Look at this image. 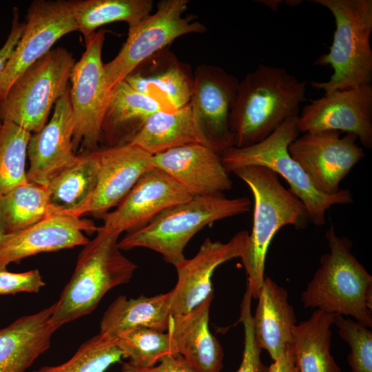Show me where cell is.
<instances>
[{
  "instance_id": "cell-2",
  "label": "cell",
  "mask_w": 372,
  "mask_h": 372,
  "mask_svg": "<svg viewBox=\"0 0 372 372\" xmlns=\"http://www.w3.org/2000/svg\"><path fill=\"white\" fill-rule=\"evenodd\" d=\"M232 173L246 183L254 199L252 230L240 259L252 298L257 299L264 281L266 255L272 238L286 225H293L298 229L306 228L309 219L302 201L287 189L278 176L269 169L248 165Z\"/></svg>"
},
{
  "instance_id": "cell-23",
  "label": "cell",
  "mask_w": 372,
  "mask_h": 372,
  "mask_svg": "<svg viewBox=\"0 0 372 372\" xmlns=\"http://www.w3.org/2000/svg\"><path fill=\"white\" fill-rule=\"evenodd\" d=\"M55 303L0 329V372H25L50 347L58 329L50 322Z\"/></svg>"
},
{
  "instance_id": "cell-33",
  "label": "cell",
  "mask_w": 372,
  "mask_h": 372,
  "mask_svg": "<svg viewBox=\"0 0 372 372\" xmlns=\"http://www.w3.org/2000/svg\"><path fill=\"white\" fill-rule=\"evenodd\" d=\"M31 135L9 121L0 125V196L28 182L25 159Z\"/></svg>"
},
{
  "instance_id": "cell-40",
  "label": "cell",
  "mask_w": 372,
  "mask_h": 372,
  "mask_svg": "<svg viewBox=\"0 0 372 372\" xmlns=\"http://www.w3.org/2000/svg\"><path fill=\"white\" fill-rule=\"evenodd\" d=\"M268 372H299L296 366L292 345L268 367Z\"/></svg>"
},
{
  "instance_id": "cell-34",
  "label": "cell",
  "mask_w": 372,
  "mask_h": 372,
  "mask_svg": "<svg viewBox=\"0 0 372 372\" xmlns=\"http://www.w3.org/2000/svg\"><path fill=\"white\" fill-rule=\"evenodd\" d=\"M122 358L123 354L115 340L99 333L83 342L64 363L42 366L32 372H105Z\"/></svg>"
},
{
  "instance_id": "cell-37",
  "label": "cell",
  "mask_w": 372,
  "mask_h": 372,
  "mask_svg": "<svg viewBox=\"0 0 372 372\" xmlns=\"http://www.w3.org/2000/svg\"><path fill=\"white\" fill-rule=\"evenodd\" d=\"M45 285L38 269L13 273L0 267V295L37 293Z\"/></svg>"
},
{
  "instance_id": "cell-19",
  "label": "cell",
  "mask_w": 372,
  "mask_h": 372,
  "mask_svg": "<svg viewBox=\"0 0 372 372\" xmlns=\"http://www.w3.org/2000/svg\"><path fill=\"white\" fill-rule=\"evenodd\" d=\"M99 227L92 220L68 214H52L16 233L6 234L0 244V267L43 252L85 245L87 234Z\"/></svg>"
},
{
  "instance_id": "cell-21",
  "label": "cell",
  "mask_w": 372,
  "mask_h": 372,
  "mask_svg": "<svg viewBox=\"0 0 372 372\" xmlns=\"http://www.w3.org/2000/svg\"><path fill=\"white\" fill-rule=\"evenodd\" d=\"M123 81L134 90L174 110L189 103L194 72L167 47L138 64Z\"/></svg>"
},
{
  "instance_id": "cell-42",
  "label": "cell",
  "mask_w": 372,
  "mask_h": 372,
  "mask_svg": "<svg viewBox=\"0 0 372 372\" xmlns=\"http://www.w3.org/2000/svg\"><path fill=\"white\" fill-rule=\"evenodd\" d=\"M1 123H2V122H1V120H0V125H1Z\"/></svg>"
},
{
  "instance_id": "cell-41",
  "label": "cell",
  "mask_w": 372,
  "mask_h": 372,
  "mask_svg": "<svg viewBox=\"0 0 372 372\" xmlns=\"http://www.w3.org/2000/svg\"><path fill=\"white\" fill-rule=\"evenodd\" d=\"M6 235V233L4 231V229H3V227L1 226V225L0 224V244L1 243L3 240L4 239Z\"/></svg>"
},
{
  "instance_id": "cell-20",
  "label": "cell",
  "mask_w": 372,
  "mask_h": 372,
  "mask_svg": "<svg viewBox=\"0 0 372 372\" xmlns=\"http://www.w3.org/2000/svg\"><path fill=\"white\" fill-rule=\"evenodd\" d=\"M153 166L180 184L190 195L223 194L232 187L220 154L201 143H189L152 156Z\"/></svg>"
},
{
  "instance_id": "cell-9",
  "label": "cell",
  "mask_w": 372,
  "mask_h": 372,
  "mask_svg": "<svg viewBox=\"0 0 372 372\" xmlns=\"http://www.w3.org/2000/svg\"><path fill=\"white\" fill-rule=\"evenodd\" d=\"M188 0H161L156 12L129 26L127 38L118 54L103 65L107 88L111 90L141 62L169 47L176 39L203 33L207 28L192 15L184 16Z\"/></svg>"
},
{
  "instance_id": "cell-17",
  "label": "cell",
  "mask_w": 372,
  "mask_h": 372,
  "mask_svg": "<svg viewBox=\"0 0 372 372\" xmlns=\"http://www.w3.org/2000/svg\"><path fill=\"white\" fill-rule=\"evenodd\" d=\"M192 197L172 177L153 167L138 179L114 211L101 217L103 227L120 233L136 231L163 211Z\"/></svg>"
},
{
  "instance_id": "cell-39",
  "label": "cell",
  "mask_w": 372,
  "mask_h": 372,
  "mask_svg": "<svg viewBox=\"0 0 372 372\" xmlns=\"http://www.w3.org/2000/svg\"><path fill=\"white\" fill-rule=\"evenodd\" d=\"M24 28L25 22L19 21L18 10L14 8L13 9V19L10 32L4 45L0 49V78L7 62L23 32Z\"/></svg>"
},
{
  "instance_id": "cell-30",
  "label": "cell",
  "mask_w": 372,
  "mask_h": 372,
  "mask_svg": "<svg viewBox=\"0 0 372 372\" xmlns=\"http://www.w3.org/2000/svg\"><path fill=\"white\" fill-rule=\"evenodd\" d=\"M68 3L77 30L85 42L99 27L121 21L132 25L149 15L153 7L152 0H73Z\"/></svg>"
},
{
  "instance_id": "cell-29",
  "label": "cell",
  "mask_w": 372,
  "mask_h": 372,
  "mask_svg": "<svg viewBox=\"0 0 372 372\" xmlns=\"http://www.w3.org/2000/svg\"><path fill=\"white\" fill-rule=\"evenodd\" d=\"M46 186L27 182L0 196V224L6 234L21 231L54 214Z\"/></svg>"
},
{
  "instance_id": "cell-26",
  "label": "cell",
  "mask_w": 372,
  "mask_h": 372,
  "mask_svg": "<svg viewBox=\"0 0 372 372\" xmlns=\"http://www.w3.org/2000/svg\"><path fill=\"white\" fill-rule=\"evenodd\" d=\"M169 297V291L130 299L125 296H118L105 311L100 322L99 333L116 340L121 333L134 328L167 331L172 316Z\"/></svg>"
},
{
  "instance_id": "cell-10",
  "label": "cell",
  "mask_w": 372,
  "mask_h": 372,
  "mask_svg": "<svg viewBox=\"0 0 372 372\" xmlns=\"http://www.w3.org/2000/svg\"><path fill=\"white\" fill-rule=\"evenodd\" d=\"M105 34V31L101 30L85 42L86 49L72 72L70 96L74 151L81 143L85 153L94 152L101 141L102 125L111 92L106 84L101 59Z\"/></svg>"
},
{
  "instance_id": "cell-7",
  "label": "cell",
  "mask_w": 372,
  "mask_h": 372,
  "mask_svg": "<svg viewBox=\"0 0 372 372\" xmlns=\"http://www.w3.org/2000/svg\"><path fill=\"white\" fill-rule=\"evenodd\" d=\"M298 116L286 120L264 140L245 147H231L221 154V160L229 172L244 166L257 165L269 169L280 175L289 184V191L306 207L309 222L317 226L326 223V211L333 205L353 203L348 189H340L333 195L318 192L300 166L291 157L288 147L300 132Z\"/></svg>"
},
{
  "instance_id": "cell-32",
  "label": "cell",
  "mask_w": 372,
  "mask_h": 372,
  "mask_svg": "<svg viewBox=\"0 0 372 372\" xmlns=\"http://www.w3.org/2000/svg\"><path fill=\"white\" fill-rule=\"evenodd\" d=\"M115 343L130 364L141 368L156 365L164 357L177 353L169 333L148 329L134 328L121 333Z\"/></svg>"
},
{
  "instance_id": "cell-25",
  "label": "cell",
  "mask_w": 372,
  "mask_h": 372,
  "mask_svg": "<svg viewBox=\"0 0 372 372\" xmlns=\"http://www.w3.org/2000/svg\"><path fill=\"white\" fill-rule=\"evenodd\" d=\"M163 109L167 108L134 90L125 81L118 83L110 92L101 141H105V147L130 143L149 117Z\"/></svg>"
},
{
  "instance_id": "cell-15",
  "label": "cell",
  "mask_w": 372,
  "mask_h": 372,
  "mask_svg": "<svg viewBox=\"0 0 372 372\" xmlns=\"http://www.w3.org/2000/svg\"><path fill=\"white\" fill-rule=\"evenodd\" d=\"M99 166L97 183L90 197L70 214L101 218L116 207L138 179L153 167L152 155L127 143L94 151Z\"/></svg>"
},
{
  "instance_id": "cell-11",
  "label": "cell",
  "mask_w": 372,
  "mask_h": 372,
  "mask_svg": "<svg viewBox=\"0 0 372 372\" xmlns=\"http://www.w3.org/2000/svg\"><path fill=\"white\" fill-rule=\"evenodd\" d=\"M238 83L216 65L203 63L194 71L189 104L195 128L200 143L220 154L234 147L230 117Z\"/></svg>"
},
{
  "instance_id": "cell-24",
  "label": "cell",
  "mask_w": 372,
  "mask_h": 372,
  "mask_svg": "<svg viewBox=\"0 0 372 372\" xmlns=\"http://www.w3.org/2000/svg\"><path fill=\"white\" fill-rule=\"evenodd\" d=\"M252 316L256 342L274 361L292 344L297 319L289 303L287 291L269 277H265Z\"/></svg>"
},
{
  "instance_id": "cell-12",
  "label": "cell",
  "mask_w": 372,
  "mask_h": 372,
  "mask_svg": "<svg viewBox=\"0 0 372 372\" xmlns=\"http://www.w3.org/2000/svg\"><path fill=\"white\" fill-rule=\"evenodd\" d=\"M337 130L305 132L288 147L291 157L300 166L314 187L326 195L340 191V182L365 156L358 137Z\"/></svg>"
},
{
  "instance_id": "cell-27",
  "label": "cell",
  "mask_w": 372,
  "mask_h": 372,
  "mask_svg": "<svg viewBox=\"0 0 372 372\" xmlns=\"http://www.w3.org/2000/svg\"><path fill=\"white\" fill-rule=\"evenodd\" d=\"M334 316L316 309L294 326L291 345L299 372H342L331 353Z\"/></svg>"
},
{
  "instance_id": "cell-8",
  "label": "cell",
  "mask_w": 372,
  "mask_h": 372,
  "mask_svg": "<svg viewBox=\"0 0 372 372\" xmlns=\"http://www.w3.org/2000/svg\"><path fill=\"white\" fill-rule=\"evenodd\" d=\"M75 59L63 47L50 50L29 66L13 83L0 103V120L29 132L45 125L54 103L68 90Z\"/></svg>"
},
{
  "instance_id": "cell-22",
  "label": "cell",
  "mask_w": 372,
  "mask_h": 372,
  "mask_svg": "<svg viewBox=\"0 0 372 372\" xmlns=\"http://www.w3.org/2000/svg\"><path fill=\"white\" fill-rule=\"evenodd\" d=\"M214 292L191 311L172 316L167 332L177 353L197 372H220L223 351L209 327Z\"/></svg>"
},
{
  "instance_id": "cell-35",
  "label": "cell",
  "mask_w": 372,
  "mask_h": 372,
  "mask_svg": "<svg viewBox=\"0 0 372 372\" xmlns=\"http://www.w3.org/2000/svg\"><path fill=\"white\" fill-rule=\"evenodd\" d=\"M333 324L349 346L347 357L352 372H372V331L369 327L342 315L335 314Z\"/></svg>"
},
{
  "instance_id": "cell-6",
  "label": "cell",
  "mask_w": 372,
  "mask_h": 372,
  "mask_svg": "<svg viewBox=\"0 0 372 372\" xmlns=\"http://www.w3.org/2000/svg\"><path fill=\"white\" fill-rule=\"evenodd\" d=\"M327 8L335 23L333 41L327 53L314 62L333 70L327 81H311L312 87L325 94L355 88L371 82V0H312Z\"/></svg>"
},
{
  "instance_id": "cell-36",
  "label": "cell",
  "mask_w": 372,
  "mask_h": 372,
  "mask_svg": "<svg viewBox=\"0 0 372 372\" xmlns=\"http://www.w3.org/2000/svg\"><path fill=\"white\" fill-rule=\"evenodd\" d=\"M251 292L247 284L246 291L240 304L239 321L244 328V350L240 365L236 372H268V366L260 358L262 349L257 344L254 333L251 310Z\"/></svg>"
},
{
  "instance_id": "cell-28",
  "label": "cell",
  "mask_w": 372,
  "mask_h": 372,
  "mask_svg": "<svg viewBox=\"0 0 372 372\" xmlns=\"http://www.w3.org/2000/svg\"><path fill=\"white\" fill-rule=\"evenodd\" d=\"M195 143H200L189 103L177 109H163L152 114L130 143L154 156Z\"/></svg>"
},
{
  "instance_id": "cell-18",
  "label": "cell",
  "mask_w": 372,
  "mask_h": 372,
  "mask_svg": "<svg viewBox=\"0 0 372 372\" xmlns=\"http://www.w3.org/2000/svg\"><path fill=\"white\" fill-rule=\"evenodd\" d=\"M72 108L70 88L55 103L50 121L31 135L27 148L28 182L46 186L61 172L76 164L80 156L72 146Z\"/></svg>"
},
{
  "instance_id": "cell-16",
  "label": "cell",
  "mask_w": 372,
  "mask_h": 372,
  "mask_svg": "<svg viewBox=\"0 0 372 372\" xmlns=\"http://www.w3.org/2000/svg\"><path fill=\"white\" fill-rule=\"evenodd\" d=\"M249 234L245 230L240 231L225 243L207 238L193 258H185L174 266L178 280L169 291L172 316L191 311L214 293L211 276L214 270L228 260L242 257Z\"/></svg>"
},
{
  "instance_id": "cell-5",
  "label": "cell",
  "mask_w": 372,
  "mask_h": 372,
  "mask_svg": "<svg viewBox=\"0 0 372 372\" xmlns=\"http://www.w3.org/2000/svg\"><path fill=\"white\" fill-rule=\"evenodd\" d=\"M247 197L228 198L223 194L195 196L163 211L143 227L118 241L121 250L143 247L160 254L175 266L185 258L183 251L190 239L214 222L250 211Z\"/></svg>"
},
{
  "instance_id": "cell-31",
  "label": "cell",
  "mask_w": 372,
  "mask_h": 372,
  "mask_svg": "<svg viewBox=\"0 0 372 372\" xmlns=\"http://www.w3.org/2000/svg\"><path fill=\"white\" fill-rule=\"evenodd\" d=\"M99 162L94 152L80 155L79 161L46 185L50 201L61 213L70 214L90 197L97 183Z\"/></svg>"
},
{
  "instance_id": "cell-14",
  "label": "cell",
  "mask_w": 372,
  "mask_h": 372,
  "mask_svg": "<svg viewBox=\"0 0 372 372\" xmlns=\"http://www.w3.org/2000/svg\"><path fill=\"white\" fill-rule=\"evenodd\" d=\"M300 133L337 130L355 135L372 148V85L335 90L305 105L298 116Z\"/></svg>"
},
{
  "instance_id": "cell-4",
  "label": "cell",
  "mask_w": 372,
  "mask_h": 372,
  "mask_svg": "<svg viewBox=\"0 0 372 372\" xmlns=\"http://www.w3.org/2000/svg\"><path fill=\"white\" fill-rule=\"evenodd\" d=\"M119 231L99 227L84 245L75 269L63 289L50 322L58 329L92 313L112 289L128 282L137 265L118 247Z\"/></svg>"
},
{
  "instance_id": "cell-13",
  "label": "cell",
  "mask_w": 372,
  "mask_h": 372,
  "mask_svg": "<svg viewBox=\"0 0 372 372\" xmlns=\"http://www.w3.org/2000/svg\"><path fill=\"white\" fill-rule=\"evenodd\" d=\"M77 30L68 1H33L28 9L23 32L0 78V103L11 85L61 37Z\"/></svg>"
},
{
  "instance_id": "cell-38",
  "label": "cell",
  "mask_w": 372,
  "mask_h": 372,
  "mask_svg": "<svg viewBox=\"0 0 372 372\" xmlns=\"http://www.w3.org/2000/svg\"><path fill=\"white\" fill-rule=\"evenodd\" d=\"M122 372H197L178 353L163 358L158 364L141 368L132 366L127 362L122 364Z\"/></svg>"
},
{
  "instance_id": "cell-1",
  "label": "cell",
  "mask_w": 372,
  "mask_h": 372,
  "mask_svg": "<svg viewBox=\"0 0 372 372\" xmlns=\"http://www.w3.org/2000/svg\"><path fill=\"white\" fill-rule=\"evenodd\" d=\"M306 87L307 81L280 67L260 64L247 73L238 83L230 117L234 147L257 143L298 117Z\"/></svg>"
},
{
  "instance_id": "cell-3",
  "label": "cell",
  "mask_w": 372,
  "mask_h": 372,
  "mask_svg": "<svg viewBox=\"0 0 372 372\" xmlns=\"http://www.w3.org/2000/svg\"><path fill=\"white\" fill-rule=\"evenodd\" d=\"M329 252L302 293L304 308L353 317L372 327V276L351 253L352 242L333 225L325 233Z\"/></svg>"
}]
</instances>
